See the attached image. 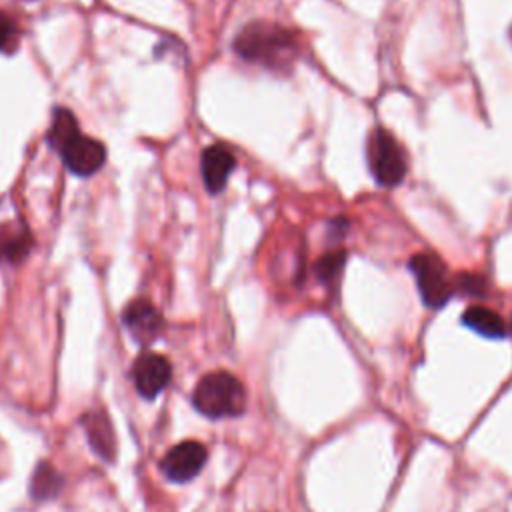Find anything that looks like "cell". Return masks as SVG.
Returning <instances> with one entry per match:
<instances>
[{
  "label": "cell",
  "instance_id": "2e32d148",
  "mask_svg": "<svg viewBox=\"0 0 512 512\" xmlns=\"http://www.w3.org/2000/svg\"><path fill=\"white\" fill-rule=\"evenodd\" d=\"M16 36H18L16 24L12 22L10 16L0 12V52L10 50L16 44Z\"/></svg>",
  "mask_w": 512,
  "mask_h": 512
},
{
  "label": "cell",
  "instance_id": "4fadbf2b",
  "mask_svg": "<svg viewBox=\"0 0 512 512\" xmlns=\"http://www.w3.org/2000/svg\"><path fill=\"white\" fill-rule=\"evenodd\" d=\"M62 488V476L54 466L48 462H42L36 466L30 482V492L36 500H50L54 498Z\"/></svg>",
  "mask_w": 512,
  "mask_h": 512
},
{
  "label": "cell",
  "instance_id": "30bf717a",
  "mask_svg": "<svg viewBox=\"0 0 512 512\" xmlns=\"http://www.w3.org/2000/svg\"><path fill=\"white\" fill-rule=\"evenodd\" d=\"M82 424H84L88 442L94 448V452L106 460H112L114 450H116V438H114V430H112V424H110L106 412H102V410L86 412L82 416Z\"/></svg>",
  "mask_w": 512,
  "mask_h": 512
},
{
  "label": "cell",
  "instance_id": "ba28073f",
  "mask_svg": "<svg viewBox=\"0 0 512 512\" xmlns=\"http://www.w3.org/2000/svg\"><path fill=\"white\" fill-rule=\"evenodd\" d=\"M122 322L128 328V332L132 334L134 340H138L140 344H150L152 340H156L164 328V320L162 314L156 310L154 304H150L144 298L132 300L122 314Z\"/></svg>",
  "mask_w": 512,
  "mask_h": 512
},
{
  "label": "cell",
  "instance_id": "9a60e30c",
  "mask_svg": "<svg viewBox=\"0 0 512 512\" xmlns=\"http://www.w3.org/2000/svg\"><path fill=\"white\" fill-rule=\"evenodd\" d=\"M454 288H458L460 292H464L468 296H484L486 294L484 278L482 276H474V274L458 276V280H454Z\"/></svg>",
  "mask_w": 512,
  "mask_h": 512
},
{
  "label": "cell",
  "instance_id": "5bb4252c",
  "mask_svg": "<svg viewBox=\"0 0 512 512\" xmlns=\"http://www.w3.org/2000/svg\"><path fill=\"white\" fill-rule=\"evenodd\" d=\"M344 262H346V254H344L342 250H332V252L324 254V256L316 262V276H318L322 282L330 284V282H334V280L340 276V272H342V268H344Z\"/></svg>",
  "mask_w": 512,
  "mask_h": 512
},
{
  "label": "cell",
  "instance_id": "6da1fadb",
  "mask_svg": "<svg viewBox=\"0 0 512 512\" xmlns=\"http://www.w3.org/2000/svg\"><path fill=\"white\" fill-rule=\"evenodd\" d=\"M48 142L74 176H92L106 160V148L98 140L84 136L74 114L66 108L54 110Z\"/></svg>",
  "mask_w": 512,
  "mask_h": 512
},
{
  "label": "cell",
  "instance_id": "3957f363",
  "mask_svg": "<svg viewBox=\"0 0 512 512\" xmlns=\"http://www.w3.org/2000/svg\"><path fill=\"white\" fill-rule=\"evenodd\" d=\"M246 400L242 382L224 370L202 376L192 392L194 408L208 418L240 416L246 410Z\"/></svg>",
  "mask_w": 512,
  "mask_h": 512
},
{
  "label": "cell",
  "instance_id": "ac0fdd59",
  "mask_svg": "<svg viewBox=\"0 0 512 512\" xmlns=\"http://www.w3.org/2000/svg\"><path fill=\"white\" fill-rule=\"evenodd\" d=\"M510 40H512V28H510Z\"/></svg>",
  "mask_w": 512,
  "mask_h": 512
},
{
  "label": "cell",
  "instance_id": "7c38bea8",
  "mask_svg": "<svg viewBox=\"0 0 512 512\" xmlns=\"http://www.w3.org/2000/svg\"><path fill=\"white\" fill-rule=\"evenodd\" d=\"M462 324L466 328H470L472 332H476L484 338H492V340H500L508 332L502 316L486 306H480V304L466 308V312L462 314Z\"/></svg>",
  "mask_w": 512,
  "mask_h": 512
},
{
  "label": "cell",
  "instance_id": "5b68a950",
  "mask_svg": "<svg viewBox=\"0 0 512 512\" xmlns=\"http://www.w3.org/2000/svg\"><path fill=\"white\" fill-rule=\"evenodd\" d=\"M408 268L414 274L420 298L428 308L440 310L452 298L454 282L448 276L446 264L436 254L418 252L410 258Z\"/></svg>",
  "mask_w": 512,
  "mask_h": 512
},
{
  "label": "cell",
  "instance_id": "e0dca14e",
  "mask_svg": "<svg viewBox=\"0 0 512 512\" xmlns=\"http://www.w3.org/2000/svg\"><path fill=\"white\" fill-rule=\"evenodd\" d=\"M510 334H512V322H510Z\"/></svg>",
  "mask_w": 512,
  "mask_h": 512
},
{
  "label": "cell",
  "instance_id": "9c48e42d",
  "mask_svg": "<svg viewBox=\"0 0 512 512\" xmlns=\"http://www.w3.org/2000/svg\"><path fill=\"white\" fill-rule=\"evenodd\" d=\"M236 166V156L226 144H212L202 152L200 168L208 192H220Z\"/></svg>",
  "mask_w": 512,
  "mask_h": 512
},
{
  "label": "cell",
  "instance_id": "8fae6325",
  "mask_svg": "<svg viewBox=\"0 0 512 512\" xmlns=\"http://www.w3.org/2000/svg\"><path fill=\"white\" fill-rule=\"evenodd\" d=\"M32 248V236L22 222L0 224V260L8 264L22 262Z\"/></svg>",
  "mask_w": 512,
  "mask_h": 512
},
{
  "label": "cell",
  "instance_id": "52a82bcc",
  "mask_svg": "<svg viewBox=\"0 0 512 512\" xmlns=\"http://www.w3.org/2000/svg\"><path fill=\"white\" fill-rule=\"evenodd\" d=\"M132 378L142 398H156L172 378V366L166 356L156 352H144L132 366Z\"/></svg>",
  "mask_w": 512,
  "mask_h": 512
},
{
  "label": "cell",
  "instance_id": "8992f818",
  "mask_svg": "<svg viewBox=\"0 0 512 512\" xmlns=\"http://www.w3.org/2000/svg\"><path fill=\"white\" fill-rule=\"evenodd\" d=\"M208 450L196 440H184L172 446L160 460L162 474L172 482L192 480L206 464Z\"/></svg>",
  "mask_w": 512,
  "mask_h": 512
},
{
  "label": "cell",
  "instance_id": "7a4b0ae2",
  "mask_svg": "<svg viewBox=\"0 0 512 512\" xmlns=\"http://www.w3.org/2000/svg\"><path fill=\"white\" fill-rule=\"evenodd\" d=\"M234 50L244 60L258 62V64L274 68V70L288 68L296 56L292 36L284 28H280L276 24H268V22L248 24L236 36Z\"/></svg>",
  "mask_w": 512,
  "mask_h": 512
},
{
  "label": "cell",
  "instance_id": "277c9868",
  "mask_svg": "<svg viewBox=\"0 0 512 512\" xmlns=\"http://www.w3.org/2000/svg\"><path fill=\"white\" fill-rule=\"evenodd\" d=\"M366 162L372 178L382 188H396L408 174V156L396 136L386 128H376L366 140Z\"/></svg>",
  "mask_w": 512,
  "mask_h": 512
}]
</instances>
